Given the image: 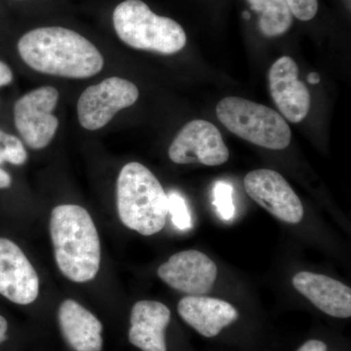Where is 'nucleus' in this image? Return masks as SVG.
<instances>
[{
  "instance_id": "obj_1",
  "label": "nucleus",
  "mask_w": 351,
  "mask_h": 351,
  "mask_svg": "<svg viewBox=\"0 0 351 351\" xmlns=\"http://www.w3.org/2000/svg\"><path fill=\"white\" fill-rule=\"evenodd\" d=\"M18 50L29 68L45 75L88 78L104 68V58L96 46L64 27L32 29L20 39Z\"/></svg>"
},
{
  "instance_id": "obj_2",
  "label": "nucleus",
  "mask_w": 351,
  "mask_h": 351,
  "mask_svg": "<svg viewBox=\"0 0 351 351\" xmlns=\"http://www.w3.org/2000/svg\"><path fill=\"white\" fill-rule=\"evenodd\" d=\"M50 232L58 267L69 280L84 283L96 277L101 243L89 213L78 205H60L51 214Z\"/></svg>"
},
{
  "instance_id": "obj_3",
  "label": "nucleus",
  "mask_w": 351,
  "mask_h": 351,
  "mask_svg": "<svg viewBox=\"0 0 351 351\" xmlns=\"http://www.w3.org/2000/svg\"><path fill=\"white\" fill-rule=\"evenodd\" d=\"M117 210L123 225L149 237L160 232L168 216V198L156 176L143 164L130 162L120 171Z\"/></svg>"
},
{
  "instance_id": "obj_4",
  "label": "nucleus",
  "mask_w": 351,
  "mask_h": 351,
  "mask_svg": "<svg viewBox=\"0 0 351 351\" xmlns=\"http://www.w3.org/2000/svg\"><path fill=\"white\" fill-rule=\"evenodd\" d=\"M113 25L119 38L138 50L172 55L184 49L186 34L170 18L152 12L141 0H125L115 8Z\"/></svg>"
},
{
  "instance_id": "obj_5",
  "label": "nucleus",
  "mask_w": 351,
  "mask_h": 351,
  "mask_svg": "<svg viewBox=\"0 0 351 351\" xmlns=\"http://www.w3.org/2000/svg\"><path fill=\"white\" fill-rule=\"evenodd\" d=\"M216 112L228 130L252 144L274 151L290 145V127L272 108L239 97H228L219 101Z\"/></svg>"
},
{
  "instance_id": "obj_6",
  "label": "nucleus",
  "mask_w": 351,
  "mask_h": 351,
  "mask_svg": "<svg viewBox=\"0 0 351 351\" xmlns=\"http://www.w3.org/2000/svg\"><path fill=\"white\" fill-rule=\"evenodd\" d=\"M59 100L56 88L44 86L21 97L14 107V120L21 137L34 149L50 144L59 127L53 114Z\"/></svg>"
},
{
  "instance_id": "obj_7",
  "label": "nucleus",
  "mask_w": 351,
  "mask_h": 351,
  "mask_svg": "<svg viewBox=\"0 0 351 351\" xmlns=\"http://www.w3.org/2000/svg\"><path fill=\"white\" fill-rule=\"evenodd\" d=\"M138 89L124 78L108 77L88 87L77 103L80 125L87 130H99L107 125L119 110L137 101Z\"/></svg>"
},
{
  "instance_id": "obj_8",
  "label": "nucleus",
  "mask_w": 351,
  "mask_h": 351,
  "mask_svg": "<svg viewBox=\"0 0 351 351\" xmlns=\"http://www.w3.org/2000/svg\"><path fill=\"white\" fill-rule=\"evenodd\" d=\"M171 160L177 164L200 163L219 166L230 158L221 132L211 122L193 120L180 131L169 147Z\"/></svg>"
},
{
  "instance_id": "obj_9",
  "label": "nucleus",
  "mask_w": 351,
  "mask_h": 351,
  "mask_svg": "<svg viewBox=\"0 0 351 351\" xmlns=\"http://www.w3.org/2000/svg\"><path fill=\"white\" fill-rule=\"evenodd\" d=\"M245 189L252 199L284 223H299L304 207L288 182L278 172L258 169L248 173Z\"/></svg>"
},
{
  "instance_id": "obj_10",
  "label": "nucleus",
  "mask_w": 351,
  "mask_h": 351,
  "mask_svg": "<svg viewBox=\"0 0 351 351\" xmlns=\"http://www.w3.org/2000/svg\"><path fill=\"white\" fill-rule=\"evenodd\" d=\"M159 278L171 288L189 295L207 294L213 288L218 267L202 252L186 250L175 254L157 270Z\"/></svg>"
},
{
  "instance_id": "obj_11",
  "label": "nucleus",
  "mask_w": 351,
  "mask_h": 351,
  "mask_svg": "<svg viewBox=\"0 0 351 351\" xmlns=\"http://www.w3.org/2000/svg\"><path fill=\"white\" fill-rule=\"evenodd\" d=\"M39 278L23 251L11 240L0 239V295L18 304L38 299Z\"/></svg>"
},
{
  "instance_id": "obj_12",
  "label": "nucleus",
  "mask_w": 351,
  "mask_h": 351,
  "mask_svg": "<svg viewBox=\"0 0 351 351\" xmlns=\"http://www.w3.org/2000/svg\"><path fill=\"white\" fill-rule=\"evenodd\" d=\"M270 95L283 117L293 123L302 121L311 108V94L299 80V68L292 58L281 57L269 73Z\"/></svg>"
},
{
  "instance_id": "obj_13",
  "label": "nucleus",
  "mask_w": 351,
  "mask_h": 351,
  "mask_svg": "<svg viewBox=\"0 0 351 351\" xmlns=\"http://www.w3.org/2000/svg\"><path fill=\"white\" fill-rule=\"evenodd\" d=\"M293 285L322 313L336 318L351 316V289L331 277L302 271L293 278Z\"/></svg>"
},
{
  "instance_id": "obj_14",
  "label": "nucleus",
  "mask_w": 351,
  "mask_h": 351,
  "mask_svg": "<svg viewBox=\"0 0 351 351\" xmlns=\"http://www.w3.org/2000/svg\"><path fill=\"white\" fill-rule=\"evenodd\" d=\"M178 313L184 322L205 338L218 336L223 328L239 319V313L230 302L202 295L182 298Z\"/></svg>"
},
{
  "instance_id": "obj_15",
  "label": "nucleus",
  "mask_w": 351,
  "mask_h": 351,
  "mask_svg": "<svg viewBox=\"0 0 351 351\" xmlns=\"http://www.w3.org/2000/svg\"><path fill=\"white\" fill-rule=\"evenodd\" d=\"M170 319V309L162 302H136L131 311L129 341L142 351H167L165 332Z\"/></svg>"
},
{
  "instance_id": "obj_16",
  "label": "nucleus",
  "mask_w": 351,
  "mask_h": 351,
  "mask_svg": "<svg viewBox=\"0 0 351 351\" xmlns=\"http://www.w3.org/2000/svg\"><path fill=\"white\" fill-rule=\"evenodd\" d=\"M60 329L75 351H101L103 325L88 309L73 300L62 302L58 311Z\"/></svg>"
},
{
  "instance_id": "obj_17",
  "label": "nucleus",
  "mask_w": 351,
  "mask_h": 351,
  "mask_svg": "<svg viewBox=\"0 0 351 351\" xmlns=\"http://www.w3.org/2000/svg\"><path fill=\"white\" fill-rule=\"evenodd\" d=\"M258 14V29L267 38L282 36L293 24V14L286 0H248Z\"/></svg>"
},
{
  "instance_id": "obj_18",
  "label": "nucleus",
  "mask_w": 351,
  "mask_h": 351,
  "mask_svg": "<svg viewBox=\"0 0 351 351\" xmlns=\"http://www.w3.org/2000/svg\"><path fill=\"white\" fill-rule=\"evenodd\" d=\"M233 188L232 184L225 181H218L213 189V204L219 218L230 221L235 213V207L232 199Z\"/></svg>"
},
{
  "instance_id": "obj_19",
  "label": "nucleus",
  "mask_w": 351,
  "mask_h": 351,
  "mask_svg": "<svg viewBox=\"0 0 351 351\" xmlns=\"http://www.w3.org/2000/svg\"><path fill=\"white\" fill-rule=\"evenodd\" d=\"M167 198L168 213L172 217L176 228L180 230H191L193 228V219L184 198L177 191H171Z\"/></svg>"
},
{
  "instance_id": "obj_20",
  "label": "nucleus",
  "mask_w": 351,
  "mask_h": 351,
  "mask_svg": "<svg viewBox=\"0 0 351 351\" xmlns=\"http://www.w3.org/2000/svg\"><path fill=\"white\" fill-rule=\"evenodd\" d=\"M0 142L3 145L4 159L13 165H23L27 159V152L21 140L5 132L0 133Z\"/></svg>"
},
{
  "instance_id": "obj_21",
  "label": "nucleus",
  "mask_w": 351,
  "mask_h": 351,
  "mask_svg": "<svg viewBox=\"0 0 351 351\" xmlns=\"http://www.w3.org/2000/svg\"><path fill=\"white\" fill-rule=\"evenodd\" d=\"M293 15L301 21L313 19L318 11L317 0H286Z\"/></svg>"
},
{
  "instance_id": "obj_22",
  "label": "nucleus",
  "mask_w": 351,
  "mask_h": 351,
  "mask_svg": "<svg viewBox=\"0 0 351 351\" xmlns=\"http://www.w3.org/2000/svg\"><path fill=\"white\" fill-rule=\"evenodd\" d=\"M13 80V73L11 69L4 62L0 60V87L10 84Z\"/></svg>"
},
{
  "instance_id": "obj_23",
  "label": "nucleus",
  "mask_w": 351,
  "mask_h": 351,
  "mask_svg": "<svg viewBox=\"0 0 351 351\" xmlns=\"http://www.w3.org/2000/svg\"><path fill=\"white\" fill-rule=\"evenodd\" d=\"M327 345L324 341L311 339L304 343L298 351H327Z\"/></svg>"
},
{
  "instance_id": "obj_24",
  "label": "nucleus",
  "mask_w": 351,
  "mask_h": 351,
  "mask_svg": "<svg viewBox=\"0 0 351 351\" xmlns=\"http://www.w3.org/2000/svg\"><path fill=\"white\" fill-rule=\"evenodd\" d=\"M12 184L11 176L0 168V189H7Z\"/></svg>"
},
{
  "instance_id": "obj_25",
  "label": "nucleus",
  "mask_w": 351,
  "mask_h": 351,
  "mask_svg": "<svg viewBox=\"0 0 351 351\" xmlns=\"http://www.w3.org/2000/svg\"><path fill=\"white\" fill-rule=\"evenodd\" d=\"M7 330H8V323L3 316L0 315V343L6 341Z\"/></svg>"
},
{
  "instance_id": "obj_26",
  "label": "nucleus",
  "mask_w": 351,
  "mask_h": 351,
  "mask_svg": "<svg viewBox=\"0 0 351 351\" xmlns=\"http://www.w3.org/2000/svg\"><path fill=\"white\" fill-rule=\"evenodd\" d=\"M321 77L319 73H311L308 75H307V82L311 83V84L316 85L320 82Z\"/></svg>"
},
{
  "instance_id": "obj_27",
  "label": "nucleus",
  "mask_w": 351,
  "mask_h": 351,
  "mask_svg": "<svg viewBox=\"0 0 351 351\" xmlns=\"http://www.w3.org/2000/svg\"><path fill=\"white\" fill-rule=\"evenodd\" d=\"M0 133H1V130H0ZM3 162H5V159H4L3 145H2L1 142H0V164Z\"/></svg>"
},
{
  "instance_id": "obj_28",
  "label": "nucleus",
  "mask_w": 351,
  "mask_h": 351,
  "mask_svg": "<svg viewBox=\"0 0 351 351\" xmlns=\"http://www.w3.org/2000/svg\"><path fill=\"white\" fill-rule=\"evenodd\" d=\"M243 17L245 19L250 20L251 16L248 12H243Z\"/></svg>"
}]
</instances>
